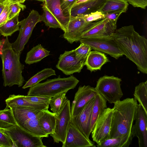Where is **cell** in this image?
I'll return each instance as SVG.
<instances>
[{
    "instance_id": "6da1fadb",
    "label": "cell",
    "mask_w": 147,
    "mask_h": 147,
    "mask_svg": "<svg viewBox=\"0 0 147 147\" xmlns=\"http://www.w3.org/2000/svg\"><path fill=\"white\" fill-rule=\"evenodd\" d=\"M112 36L127 58L141 72L147 74V40L140 35L132 25L116 29Z\"/></svg>"
},
{
    "instance_id": "7a4b0ae2",
    "label": "cell",
    "mask_w": 147,
    "mask_h": 147,
    "mask_svg": "<svg viewBox=\"0 0 147 147\" xmlns=\"http://www.w3.org/2000/svg\"><path fill=\"white\" fill-rule=\"evenodd\" d=\"M110 138L134 137L133 132L138 103L135 98H127L114 103Z\"/></svg>"
},
{
    "instance_id": "3957f363",
    "label": "cell",
    "mask_w": 147,
    "mask_h": 147,
    "mask_svg": "<svg viewBox=\"0 0 147 147\" xmlns=\"http://www.w3.org/2000/svg\"><path fill=\"white\" fill-rule=\"evenodd\" d=\"M20 56L12 48L8 37L1 40L0 57L2 63L4 86L11 87L17 85L20 87L23 85L24 80L22 72L24 65L20 61Z\"/></svg>"
},
{
    "instance_id": "277c9868",
    "label": "cell",
    "mask_w": 147,
    "mask_h": 147,
    "mask_svg": "<svg viewBox=\"0 0 147 147\" xmlns=\"http://www.w3.org/2000/svg\"><path fill=\"white\" fill-rule=\"evenodd\" d=\"M79 81L72 75L67 78H57L47 79L45 82L39 83L30 87L28 96H39L53 97L74 88Z\"/></svg>"
},
{
    "instance_id": "5b68a950",
    "label": "cell",
    "mask_w": 147,
    "mask_h": 147,
    "mask_svg": "<svg viewBox=\"0 0 147 147\" xmlns=\"http://www.w3.org/2000/svg\"><path fill=\"white\" fill-rule=\"evenodd\" d=\"M41 21V15L33 9L26 18L19 22V34L16 40L11 43L12 48L18 55L20 56L34 28L37 23Z\"/></svg>"
},
{
    "instance_id": "8992f818",
    "label": "cell",
    "mask_w": 147,
    "mask_h": 147,
    "mask_svg": "<svg viewBox=\"0 0 147 147\" xmlns=\"http://www.w3.org/2000/svg\"><path fill=\"white\" fill-rule=\"evenodd\" d=\"M122 80L113 76L105 75L97 81L95 88L109 103H114L120 100L123 96L121 88Z\"/></svg>"
},
{
    "instance_id": "52a82bcc",
    "label": "cell",
    "mask_w": 147,
    "mask_h": 147,
    "mask_svg": "<svg viewBox=\"0 0 147 147\" xmlns=\"http://www.w3.org/2000/svg\"><path fill=\"white\" fill-rule=\"evenodd\" d=\"M13 142L14 147H46L42 138L33 136L18 124L7 129L2 128Z\"/></svg>"
},
{
    "instance_id": "ba28073f",
    "label": "cell",
    "mask_w": 147,
    "mask_h": 147,
    "mask_svg": "<svg viewBox=\"0 0 147 147\" xmlns=\"http://www.w3.org/2000/svg\"><path fill=\"white\" fill-rule=\"evenodd\" d=\"M79 41L89 46L92 49L108 54L116 59L123 54L111 36L108 37L80 39Z\"/></svg>"
},
{
    "instance_id": "9c48e42d",
    "label": "cell",
    "mask_w": 147,
    "mask_h": 147,
    "mask_svg": "<svg viewBox=\"0 0 147 147\" xmlns=\"http://www.w3.org/2000/svg\"><path fill=\"white\" fill-rule=\"evenodd\" d=\"M56 121L54 133L50 134L54 142L63 143L66 139L68 128L71 120V105L68 100L57 115H55Z\"/></svg>"
},
{
    "instance_id": "30bf717a",
    "label": "cell",
    "mask_w": 147,
    "mask_h": 147,
    "mask_svg": "<svg viewBox=\"0 0 147 147\" xmlns=\"http://www.w3.org/2000/svg\"><path fill=\"white\" fill-rule=\"evenodd\" d=\"M113 109L107 108L96 121L91 132L93 140L97 144L110 138Z\"/></svg>"
},
{
    "instance_id": "8fae6325",
    "label": "cell",
    "mask_w": 147,
    "mask_h": 147,
    "mask_svg": "<svg viewBox=\"0 0 147 147\" xmlns=\"http://www.w3.org/2000/svg\"><path fill=\"white\" fill-rule=\"evenodd\" d=\"M116 28V24L105 18L92 22L83 31L80 39L111 36Z\"/></svg>"
},
{
    "instance_id": "7c38bea8",
    "label": "cell",
    "mask_w": 147,
    "mask_h": 147,
    "mask_svg": "<svg viewBox=\"0 0 147 147\" xmlns=\"http://www.w3.org/2000/svg\"><path fill=\"white\" fill-rule=\"evenodd\" d=\"M85 60L77 59L74 49L65 51L60 55L56 67L65 75H71L75 73H80L85 65Z\"/></svg>"
},
{
    "instance_id": "4fadbf2b",
    "label": "cell",
    "mask_w": 147,
    "mask_h": 147,
    "mask_svg": "<svg viewBox=\"0 0 147 147\" xmlns=\"http://www.w3.org/2000/svg\"><path fill=\"white\" fill-rule=\"evenodd\" d=\"M98 92L89 85L80 86L75 94L71 106V116L78 115L85 105L94 98Z\"/></svg>"
},
{
    "instance_id": "5bb4252c",
    "label": "cell",
    "mask_w": 147,
    "mask_h": 147,
    "mask_svg": "<svg viewBox=\"0 0 147 147\" xmlns=\"http://www.w3.org/2000/svg\"><path fill=\"white\" fill-rule=\"evenodd\" d=\"M94 100V98L87 103L78 115L71 117V122L88 139L91 133L90 127Z\"/></svg>"
},
{
    "instance_id": "9a60e30c",
    "label": "cell",
    "mask_w": 147,
    "mask_h": 147,
    "mask_svg": "<svg viewBox=\"0 0 147 147\" xmlns=\"http://www.w3.org/2000/svg\"><path fill=\"white\" fill-rule=\"evenodd\" d=\"M135 120L133 127L134 135L138 138L139 147H147V114L139 104L137 106Z\"/></svg>"
},
{
    "instance_id": "2e32d148",
    "label": "cell",
    "mask_w": 147,
    "mask_h": 147,
    "mask_svg": "<svg viewBox=\"0 0 147 147\" xmlns=\"http://www.w3.org/2000/svg\"><path fill=\"white\" fill-rule=\"evenodd\" d=\"M92 22H87L82 18L71 16L63 37L71 44L79 41L84 30Z\"/></svg>"
},
{
    "instance_id": "e0dca14e",
    "label": "cell",
    "mask_w": 147,
    "mask_h": 147,
    "mask_svg": "<svg viewBox=\"0 0 147 147\" xmlns=\"http://www.w3.org/2000/svg\"><path fill=\"white\" fill-rule=\"evenodd\" d=\"M62 147H95L94 142L87 138L71 121Z\"/></svg>"
},
{
    "instance_id": "ac0fdd59",
    "label": "cell",
    "mask_w": 147,
    "mask_h": 147,
    "mask_svg": "<svg viewBox=\"0 0 147 147\" xmlns=\"http://www.w3.org/2000/svg\"><path fill=\"white\" fill-rule=\"evenodd\" d=\"M12 108L13 114L18 125L32 119L40 117L43 114V110H37L28 107H16Z\"/></svg>"
},
{
    "instance_id": "d6986e66",
    "label": "cell",
    "mask_w": 147,
    "mask_h": 147,
    "mask_svg": "<svg viewBox=\"0 0 147 147\" xmlns=\"http://www.w3.org/2000/svg\"><path fill=\"white\" fill-rule=\"evenodd\" d=\"M107 0H89L75 5L71 9V16L86 14L99 11Z\"/></svg>"
},
{
    "instance_id": "ffe728a7",
    "label": "cell",
    "mask_w": 147,
    "mask_h": 147,
    "mask_svg": "<svg viewBox=\"0 0 147 147\" xmlns=\"http://www.w3.org/2000/svg\"><path fill=\"white\" fill-rule=\"evenodd\" d=\"M109 61L104 53L94 50L90 51L86 57L84 65L87 69L92 72L100 70L102 66Z\"/></svg>"
},
{
    "instance_id": "44dd1931",
    "label": "cell",
    "mask_w": 147,
    "mask_h": 147,
    "mask_svg": "<svg viewBox=\"0 0 147 147\" xmlns=\"http://www.w3.org/2000/svg\"><path fill=\"white\" fill-rule=\"evenodd\" d=\"M25 96L14 94L10 95L5 100L6 106L13 108L16 107H28L40 110L48 109L49 106L37 104L25 100Z\"/></svg>"
},
{
    "instance_id": "7402d4cb",
    "label": "cell",
    "mask_w": 147,
    "mask_h": 147,
    "mask_svg": "<svg viewBox=\"0 0 147 147\" xmlns=\"http://www.w3.org/2000/svg\"><path fill=\"white\" fill-rule=\"evenodd\" d=\"M45 5L58 21L61 26V29L64 32L69 22L70 18L66 16L64 14L61 8L60 0H51Z\"/></svg>"
},
{
    "instance_id": "603a6c76",
    "label": "cell",
    "mask_w": 147,
    "mask_h": 147,
    "mask_svg": "<svg viewBox=\"0 0 147 147\" xmlns=\"http://www.w3.org/2000/svg\"><path fill=\"white\" fill-rule=\"evenodd\" d=\"M128 5L125 0H107L98 11L104 14L115 12L125 13Z\"/></svg>"
},
{
    "instance_id": "cb8c5ba5",
    "label": "cell",
    "mask_w": 147,
    "mask_h": 147,
    "mask_svg": "<svg viewBox=\"0 0 147 147\" xmlns=\"http://www.w3.org/2000/svg\"><path fill=\"white\" fill-rule=\"evenodd\" d=\"M55 121V114L51 112L48 109L43 110V114L39 119L41 128L48 135L54 133Z\"/></svg>"
},
{
    "instance_id": "d4e9b609",
    "label": "cell",
    "mask_w": 147,
    "mask_h": 147,
    "mask_svg": "<svg viewBox=\"0 0 147 147\" xmlns=\"http://www.w3.org/2000/svg\"><path fill=\"white\" fill-rule=\"evenodd\" d=\"M107 100L100 94L97 93L94 97L90 124L91 132L97 119L105 109L107 108Z\"/></svg>"
},
{
    "instance_id": "484cf974",
    "label": "cell",
    "mask_w": 147,
    "mask_h": 147,
    "mask_svg": "<svg viewBox=\"0 0 147 147\" xmlns=\"http://www.w3.org/2000/svg\"><path fill=\"white\" fill-rule=\"evenodd\" d=\"M50 52L41 44H38L27 53L25 62L29 65L38 62L49 55Z\"/></svg>"
},
{
    "instance_id": "4316f807",
    "label": "cell",
    "mask_w": 147,
    "mask_h": 147,
    "mask_svg": "<svg viewBox=\"0 0 147 147\" xmlns=\"http://www.w3.org/2000/svg\"><path fill=\"white\" fill-rule=\"evenodd\" d=\"M39 117L29 120L19 125L22 128L33 136L41 138L48 137L41 128L39 124Z\"/></svg>"
},
{
    "instance_id": "83f0119b",
    "label": "cell",
    "mask_w": 147,
    "mask_h": 147,
    "mask_svg": "<svg viewBox=\"0 0 147 147\" xmlns=\"http://www.w3.org/2000/svg\"><path fill=\"white\" fill-rule=\"evenodd\" d=\"M134 137L126 136L122 137L109 138L99 144L98 147H128L131 144Z\"/></svg>"
},
{
    "instance_id": "f1b7e54d",
    "label": "cell",
    "mask_w": 147,
    "mask_h": 147,
    "mask_svg": "<svg viewBox=\"0 0 147 147\" xmlns=\"http://www.w3.org/2000/svg\"><path fill=\"white\" fill-rule=\"evenodd\" d=\"M56 75L55 70L51 68H45L31 77L23 87V89L33 86L50 76Z\"/></svg>"
},
{
    "instance_id": "f546056e",
    "label": "cell",
    "mask_w": 147,
    "mask_h": 147,
    "mask_svg": "<svg viewBox=\"0 0 147 147\" xmlns=\"http://www.w3.org/2000/svg\"><path fill=\"white\" fill-rule=\"evenodd\" d=\"M134 96L147 114V81L140 83L135 88Z\"/></svg>"
},
{
    "instance_id": "4dcf8cb0",
    "label": "cell",
    "mask_w": 147,
    "mask_h": 147,
    "mask_svg": "<svg viewBox=\"0 0 147 147\" xmlns=\"http://www.w3.org/2000/svg\"><path fill=\"white\" fill-rule=\"evenodd\" d=\"M17 124L11 108L6 106L5 109L0 110V128L7 129Z\"/></svg>"
},
{
    "instance_id": "1f68e13d",
    "label": "cell",
    "mask_w": 147,
    "mask_h": 147,
    "mask_svg": "<svg viewBox=\"0 0 147 147\" xmlns=\"http://www.w3.org/2000/svg\"><path fill=\"white\" fill-rule=\"evenodd\" d=\"M19 14L8 20L5 24L0 27L1 35L4 37L11 36L15 32L19 30Z\"/></svg>"
},
{
    "instance_id": "d6a6232c",
    "label": "cell",
    "mask_w": 147,
    "mask_h": 147,
    "mask_svg": "<svg viewBox=\"0 0 147 147\" xmlns=\"http://www.w3.org/2000/svg\"><path fill=\"white\" fill-rule=\"evenodd\" d=\"M68 100L65 93L52 97L49 101V105L53 113L57 115Z\"/></svg>"
},
{
    "instance_id": "836d02e7",
    "label": "cell",
    "mask_w": 147,
    "mask_h": 147,
    "mask_svg": "<svg viewBox=\"0 0 147 147\" xmlns=\"http://www.w3.org/2000/svg\"><path fill=\"white\" fill-rule=\"evenodd\" d=\"M42 8L43 11L42 14L41 15V21L49 28H61V26L58 21L47 9L44 3L42 4Z\"/></svg>"
},
{
    "instance_id": "e575fe53",
    "label": "cell",
    "mask_w": 147,
    "mask_h": 147,
    "mask_svg": "<svg viewBox=\"0 0 147 147\" xmlns=\"http://www.w3.org/2000/svg\"><path fill=\"white\" fill-rule=\"evenodd\" d=\"M91 50L89 46L81 43L80 46L74 49L76 58L78 60H85Z\"/></svg>"
},
{
    "instance_id": "d590c367",
    "label": "cell",
    "mask_w": 147,
    "mask_h": 147,
    "mask_svg": "<svg viewBox=\"0 0 147 147\" xmlns=\"http://www.w3.org/2000/svg\"><path fill=\"white\" fill-rule=\"evenodd\" d=\"M76 16L82 18L87 22H92L104 18V14L98 11L88 14H79Z\"/></svg>"
},
{
    "instance_id": "8d00e7d4",
    "label": "cell",
    "mask_w": 147,
    "mask_h": 147,
    "mask_svg": "<svg viewBox=\"0 0 147 147\" xmlns=\"http://www.w3.org/2000/svg\"><path fill=\"white\" fill-rule=\"evenodd\" d=\"M51 98L39 96H25L24 98L31 102L40 105L49 106V102Z\"/></svg>"
},
{
    "instance_id": "74e56055",
    "label": "cell",
    "mask_w": 147,
    "mask_h": 147,
    "mask_svg": "<svg viewBox=\"0 0 147 147\" xmlns=\"http://www.w3.org/2000/svg\"><path fill=\"white\" fill-rule=\"evenodd\" d=\"M61 9L64 14L70 18L71 8L77 0H60Z\"/></svg>"
},
{
    "instance_id": "f35d334b",
    "label": "cell",
    "mask_w": 147,
    "mask_h": 147,
    "mask_svg": "<svg viewBox=\"0 0 147 147\" xmlns=\"http://www.w3.org/2000/svg\"><path fill=\"white\" fill-rule=\"evenodd\" d=\"M26 8V5L22 4L13 1L10 5V12L8 16V20L19 13L21 9L23 10Z\"/></svg>"
},
{
    "instance_id": "ab89813d",
    "label": "cell",
    "mask_w": 147,
    "mask_h": 147,
    "mask_svg": "<svg viewBox=\"0 0 147 147\" xmlns=\"http://www.w3.org/2000/svg\"><path fill=\"white\" fill-rule=\"evenodd\" d=\"M0 145L1 147H14L11 138L0 128Z\"/></svg>"
},
{
    "instance_id": "60d3db41",
    "label": "cell",
    "mask_w": 147,
    "mask_h": 147,
    "mask_svg": "<svg viewBox=\"0 0 147 147\" xmlns=\"http://www.w3.org/2000/svg\"><path fill=\"white\" fill-rule=\"evenodd\" d=\"M13 1L8 0L3 11L0 15V27L5 24L8 20V16L10 12V5Z\"/></svg>"
},
{
    "instance_id": "b9f144b4",
    "label": "cell",
    "mask_w": 147,
    "mask_h": 147,
    "mask_svg": "<svg viewBox=\"0 0 147 147\" xmlns=\"http://www.w3.org/2000/svg\"><path fill=\"white\" fill-rule=\"evenodd\" d=\"M134 7L145 9L147 6V0H125Z\"/></svg>"
},
{
    "instance_id": "7bdbcfd3",
    "label": "cell",
    "mask_w": 147,
    "mask_h": 147,
    "mask_svg": "<svg viewBox=\"0 0 147 147\" xmlns=\"http://www.w3.org/2000/svg\"><path fill=\"white\" fill-rule=\"evenodd\" d=\"M121 13L120 12H115L107 13L104 14V19H107L113 23L116 24L118 18Z\"/></svg>"
},
{
    "instance_id": "ee69618b",
    "label": "cell",
    "mask_w": 147,
    "mask_h": 147,
    "mask_svg": "<svg viewBox=\"0 0 147 147\" xmlns=\"http://www.w3.org/2000/svg\"><path fill=\"white\" fill-rule=\"evenodd\" d=\"M8 0H6L3 2H0V15L3 11Z\"/></svg>"
},
{
    "instance_id": "f6af8a7d",
    "label": "cell",
    "mask_w": 147,
    "mask_h": 147,
    "mask_svg": "<svg viewBox=\"0 0 147 147\" xmlns=\"http://www.w3.org/2000/svg\"><path fill=\"white\" fill-rule=\"evenodd\" d=\"M89 0H78L76 2H75V3H74V5H73V6H75L76 5L78 4L82 3L84 2H86L87 1H88Z\"/></svg>"
},
{
    "instance_id": "bcb514c9",
    "label": "cell",
    "mask_w": 147,
    "mask_h": 147,
    "mask_svg": "<svg viewBox=\"0 0 147 147\" xmlns=\"http://www.w3.org/2000/svg\"><path fill=\"white\" fill-rule=\"evenodd\" d=\"M6 0H0V2H3L5 1ZM17 2L18 3H23L26 0H11Z\"/></svg>"
},
{
    "instance_id": "7dc6e473",
    "label": "cell",
    "mask_w": 147,
    "mask_h": 147,
    "mask_svg": "<svg viewBox=\"0 0 147 147\" xmlns=\"http://www.w3.org/2000/svg\"><path fill=\"white\" fill-rule=\"evenodd\" d=\"M51 0H45V1L44 3L46 4H47L48 2L50 1Z\"/></svg>"
},
{
    "instance_id": "c3c4849f",
    "label": "cell",
    "mask_w": 147,
    "mask_h": 147,
    "mask_svg": "<svg viewBox=\"0 0 147 147\" xmlns=\"http://www.w3.org/2000/svg\"><path fill=\"white\" fill-rule=\"evenodd\" d=\"M36 0V1H41L42 2H43V3H44L45 1V0Z\"/></svg>"
},
{
    "instance_id": "681fc988",
    "label": "cell",
    "mask_w": 147,
    "mask_h": 147,
    "mask_svg": "<svg viewBox=\"0 0 147 147\" xmlns=\"http://www.w3.org/2000/svg\"><path fill=\"white\" fill-rule=\"evenodd\" d=\"M1 35V34L0 33V45L1 44V40H0V36H1L0 35Z\"/></svg>"
},
{
    "instance_id": "f907efd6",
    "label": "cell",
    "mask_w": 147,
    "mask_h": 147,
    "mask_svg": "<svg viewBox=\"0 0 147 147\" xmlns=\"http://www.w3.org/2000/svg\"><path fill=\"white\" fill-rule=\"evenodd\" d=\"M0 147H1V146L0 145Z\"/></svg>"
},
{
    "instance_id": "816d5d0a",
    "label": "cell",
    "mask_w": 147,
    "mask_h": 147,
    "mask_svg": "<svg viewBox=\"0 0 147 147\" xmlns=\"http://www.w3.org/2000/svg\"><path fill=\"white\" fill-rule=\"evenodd\" d=\"M78 0H77V1H78Z\"/></svg>"
}]
</instances>
